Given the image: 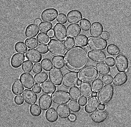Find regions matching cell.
I'll return each mask as SVG.
<instances>
[{
  "label": "cell",
  "mask_w": 131,
  "mask_h": 127,
  "mask_svg": "<svg viewBox=\"0 0 131 127\" xmlns=\"http://www.w3.org/2000/svg\"><path fill=\"white\" fill-rule=\"evenodd\" d=\"M45 116L46 120L51 123L56 122L58 118L56 110L53 108L49 109L46 111Z\"/></svg>",
  "instance_id": "obj_29"
},
{
  "label": "cell",
  "mask_w": 131,
  "mask_h": 127,
  "mask_svg": "<svg viewBox=\"0 0 131 127\" xmlns=\"http://www.w3.org/2000/svg\"><path fill=\"white\" fill-rule=\"evenodd\" d=\"M57 112L59 116L63 119L69 118L71 113L68 106L64 104L58 105L57 108Z\"/></svg>",
  "instance_id": "obj_25"
},
{
  "label": "cell",
  "mask_w": 131,
  "mask_h": 127,
  "mask_svg": "<svg viewBox=\"0 0 131 127\" xmlns=\"http://www.w3.org/2000/svg\"><path fill=\"white\" fill-rule=\"evenodd\" d=\"M39 32L38 26L35 24H30L27 27L25 31L26 36L28 38L35 37Z\"/></svg>",
  "instance_id": "obj_24"
},
{
  "label": "cell",
  "mask_w": 131,
  "mask_h": 127,
  "mask_svg": "<svg viewBox=\"0 0 131 127\" xmlns=\"http://www.w3.org/2000/svg\"><path fill=\"white\" fill-rule=\"evenodd\" d=\"M14 48L16 52L21 54H25L28 50L25 43L21 41L17 42L15 45Z\"/></svg>",
  "instance_id": "obj_38"
},
{
  "label": "cell",
  "mask_w": 131,
  "mask_h": 127,
  "mask_svg": "<svg viewBox=\"0 0 131 127\" xmlns=\"http://www.w3.org/2000/svg\"><path fill=\"white\" fill-rule=\"evenodd\" d=\"M48 78V74L46 72H43L35 75L34 80L36 83L41 84L47 80Z\"/></svg>",
  "instance_id": "obj_34"
},
{
  "label": "cell",
  "mask_w": 131,
  "mask_h": 127,
  "mask_svg": "<svg viewBox=\"0 0 131 127\" xmlns=\"http://www.w3.org/2000/svg\"><path fill=\"white\" fill-rule=\"evenodd\" d=\"M37 50L42 54H46L49 51L48 46L46 44H39L37 47Z\"/></svg>",
  "instance_id": "obj_48"
},
{
  "label": "cell",
  "mask_w": 131,
  "mask_h": 127,
  "mask_svg": "<svg viewBox=\"0 0 131 127\" xmlns=\"http://www.w3.org/2000/svg\"><path fill=\"white\" fill-rule=\"evenodd\" d=\"M98 72L94 66H85L78 73L79 79L84 82H91L97 79Z\"/></svg>",
  "instance_id": "obj_2"
},
{
  "label": "cell",
  "mask_w": 131,
  "mask_h": 127,
  "mask_svg": "<svg viewBox=\"0 0 131 127\" xmlns=\"http://www.w3.org/2000/svg\"><path fill=\"white\" fill-rule=\"evenodd\" d=\"M27 59L34 63L40 62L42 58V56L39 51L35 49L28 50L25 54Z\"/></svg>",
  "instance_id": "obj_19"
},
{
  "label": "cell",
  "mask_w": 131,
  "mask_h": 127,
  "mask_svg": "<svg viewBox=\"0 0 131 127\" xmlns=\"http://www.w3.org/2000/svg\"><path fill=\"white\" fill-rule=\"evenodd\" d=\"M97 92H93L91 96H92L96 97L97 96Z\"/></svg>",
  "instance_id": "obj_60"
},
{
  "label": "cell",
  "mask_w": 131,
  "mask_h": 127,
  "mask_svg": "<svg viewBox=\"0 0 131 127\" xmlns=\"http://www.w3.org/2000/svg\"><path fill=\"white\" fill-rule=\"evenodd\" d=\"M42 71L41 65L40 63H35L33 66L32 71L35 74L40 73Z\"/></svg>",
  "instance_id": "obj_50"
},
{
  "label": "cell",
  "mask_w": 131,
  "mask_h": 127,
  "mask_svg": "<svg viewBox=\"0 0 131 127\" xmlns=\"http://www.w3.org/2000/svg\"><path fill=\"white\" fill-rule=\"evenodd\" d=\"M42 91L45 93L52 94L56 90V87L50 81H45L41 85Z\"/></svg>",
  "instance_id": "obj_27"
},
{
  "label": "cell",
  "mask_w": 131,
  "mask_h": 127,
  "mask_svg": "<svg viewBox=\"0 0 131 127\" xmlns=\"http://www.w3.org/2000/svg\"><path fill=\"white\" fill-rule=\"evenodd\" d=\"M113 84L116 86H120L124 84L127 81L128 76L126 73L120 72L117 73L114 77Z\"/></svg>",
  "instance_id": "obj_23"
},
{
  "label": "cell",
  "mask_w": 131,
  "mask_h": 127,
  "mask_svg": "<svg viewBox=\"0 0 131 127\" xmlns=\"http://www.w3.org/2000/svg\"><path fill=\"white\" fill-rule=\"evenodd\" d=\"M58 14V10L55 8L46 9L41 13V19L45 22H52L56 18Z\"/></svg>",
  "instance_id": "obj_11"
},
{
  "label": "cell",
  "mask_w": 131,
  "mask_h": 127,
  "mask_svg": "<svg viewBox=\"0 0 131 127\" xmlns=\"http://www.w3.org/2000/svg\"><path fill=\"white\" fill-rule=\"evenodd\" d=\"M82 83V81L80 80H78L77 83V85L78 86H80L81 83Z\"/></svg>",
  "instance_id": "obj_61"
},
{
  "label": "cell",
  "mask_w": 131,
  "mask_h": 127,
  "mask_svg": "<svg viewBox=\"0 0 131 127\" xmlns=\"http://www.w3.org/2000/svg\"><path fill=\"white\" fill-rule=\"evenodd\" d=\"M81 29L78 24H72L69 25L67 28V35L68 37L74 38L80 34Z\"/></svg>",
  "instance_id": "obj_22"
},
{
  "label": "cell",
  "mask_w": 131,
  "mask_h": 127,
  "mask_svg": "<svg viewBox=\"0 0 131 127\" xmlns=\"http://www.w3.org/2000/svg\"><path fill=\"white\" fill-rule=\"evenodd\" d=\"M105 105L104 104H100V105H99L98 108L99 109V110H103L105 109Z\"/></svg>",
  "instance_id": "obj_58"
},
{
  "label": "cell",
  "mask_w": 131,
  "mask_h": 127,
  "mask_svg": "<svg viewBox=\"0 0 131 127\" xmlns=\"http://www.w3.org/2000/svg\"><path fill=\"white\" fill-rule=\"evenodd\" d=\"M41 21L40 19H37L34 21V23L36 25H38L41 23Z\"/></svg>",
  "instance_id": "obj_59"
},
{
  "label": "cell",
  "mask_w": 131,
  "mask_h": 127,
  "mask_svg": "<svg viewBox=\"0 0 131 127\" xmlns=\"http://www.w3.org/2000/svg\"><path fill=\"white\" fill-rule=\"evenodd\" d=\"M89 58L93 62L98 63L105 62L106 56L103 51H91L88 53Z\"/></svg>",
  "instance_id": "obj_12"
},
{
  "label": "cell",
  "mask_w": 131,
  "mask_h": 127,
  "mask_svg": "<svg viewBox=\"0 0 131 127\" xmlns=\"http://www.w3.org/2000/svg\"><path fill=\"white\" fill-rule=\"evenodd\" d=\"M102 80L104 84H112L113 82V77L111 75H105L102 77Z\"/></svg>",
  "instance_id": "obj_49"
},
{
  "label": "cell",
  "mask_w": 131,
  "mask_h": 127,
  "mask_svg": "<svg viewBox=\"0 0 131 127\" xmlns=\"http://www.w3.org/2000/svg\"><path fill=\"white\" fill-rule=\"evenodd\" d=\"M67 69L72 72H78L85 67L89 62L88 53L85 48L74 46L69 49L64 56Z\"/></svg>",
  "instance_id": "obj_1"
},
{
  "label": "cell",
  "mask_w": 131,
  "mask_h": 127,
  "mask_svg": "<svg viewBox=\"0 0 131 127\" xmlns=\"http://www.w3.org/2000/svg\"><path fill=\"white\" fill-rule=\"evenodd\" d=\"M25 43L29 49H35L37 47L39 44L37 39L35 38L27 39L25 40Z\"/></svg>",
  "instance_id": "obj_43"
},
{
  "label": "cell",
  "mask_w": 131,
  "mask_h": 127,
  "mask_svg": "<svg viewBox=\"0 0 131 127\" xmlns=\"http://www.w3.org/2000/svg\"><path fill=\"white\" fill-rule=\"evenodd\" d=\"M38 103L40 108L45 111L49 109L52 105V98L49 94H43L39 98Z\"/></svg>",
  "instance_id": "obj_17"
},
{
  "label": "cell",
  "mask_w": 131,
  "mask_h": 127,
  "mask_svg": "<svg viewBox=\"0 0 131 127\" xmlns=\"http://www.w3.org/2000/svg\"><path fill=\"white\" fill-rule=\"evenodd\" d=\"M82 13L77 10L70 11L67 14V19L69 23L76 24L79 23L82 19Z\"/></svg>",
  "instance_id": "obj_16"
},
{
  "label": "cell",
  "mask_w": 131,
  "mask_h": 127,
  "mask_svg": "<svg viewBox=\"0 0 131 127\" xmlns=\"http://www.w3.org/2000/svg\"><path fill=\"white\" fill-rule=\"evenodd\" d=\"M54 36L57 40L61 42L64 41L67 38V29L64 25L57 23L53 28Z\"/></svg>",
  "instance_id": "obj_10"
},
{
  "label": "cell",
  "mask_w": 131,
  "mask_h": 127,
  "mask_svg": "<svg viewBox=\"0 0 131 127\" xmlns=\"http://www.w3.org/2000/svg\"><path fill=\"white\" fill-rule=\"evenodd\" d=\"M90 116L93 122L100 123L106 120L108 117V114L106 111L99 110L93 112Z\"/></svg>",
  "instance_id": "obj_13"
},
{
  "label": "cell",
  "mask_w": 131,
  "mask_h": 127,
  "mask_svg": "<svg viewBox=\"0 0 131 127\" xmlns=\"http://www.w3.org/2000/svg\"><path fill=\"white\" fill-rule=\"evenodd\" d=\"M33 63L29 60H26L23 64L22 69L23 71L26 73H30L32 71Z\"/></svg>",
  "instance_id": "obj_44"
},
{
  "label": "cell",
  "mask_w": 131,
  "mask_h": 127,
  "mask_svg": "<svg viewBox=\"0 0 131 127\" xmlns=\"http://www.w3.org/2000/svg\"><path fill=\"white\" fill-rule=\"evenodd\" d=\"M115 64L118 71L126 72L128 68L129 62L126 56L120 54L116 57Z\"/></svg>",
  "instance_id": "obj_9"
},
{
  "label": "cell",
  "mask_w": 131,
  "mask_h": 127,
  "mask_svg": "<svg viewBox=\"0 0 131 127\" xmlns=\"http://www.w3.org/2000/svg\"><path fill=\"white\" fill-rule=\"evenodd\" d=\"M52 101L57 105H64L68 103L71 99L70 93L64 90H58L51 95Z\"/></svg>",
  "instance_id": "obj_6"
},
{
  "label": "cell",
  "mask_w": 131,
  "mask_h": 127,
  "mask_svg": "<svg viewBox=\"0 0 131 127\" xmlns=\"http://www.w3.org/2000/svg\"><path fill=\"white\" fill-rule=\"evenodd\" d=\"M23 97L21 95L16 96L15 97L14 101L16 105H20L23 104L24 103Z\"/></svg>",
  "instance_id": "obj_51"
},
{
  "label": "cell",
  "mask_w": 131,
  "mask_h": 127,
  "mask_svg": "<svg viewBox=\"0 0 131 127\" xmlns=\"http://www.w3.org/2000/svg\"><path fill=\"white\" fill-rule=\"evenodd\" d=\"M69 93L71 97L73 100H78L82 96L80 90L77 87H73L70 89Z\"/></svg>",
  "instance_id": "obj_33"
},
{
  "label": "cell",
  "mask_w": 131,
  "mask_h": 127,
  "mask_svg": "<svg viewBox=\"0 0 131 127\" xmlns=\"http://www.w3.org/2000/svg\"><path fill=\"white\" fill-rule=\"evenodd\" d=\"M49 52L52 55L61 56L66 53V49L62 42L55 39H51L48 44Z\"/></svg>",
  "instance_id": "obj_4"
},
{
  "label": "cell",
  "mask_w": 131,
  "mask_h": 127,
  "mask_svg": "<svg viewBox=\"0 0 131 127\" xmlns=\"http://www.w3.org/2000/svg\"><path fill=\"white\" fill-rule=\"evenodd\" d=\"M114 89L112 85H105L99 91L97 97L101 104L106 105L112 100L114 94Z\"/></svg>",
  "instance_id": "obj_3"
},
{
  "label": "cell",
  "mask_w": 131,
  "mask_h": 127,
  "mask_svg": "<svg viewBox=\"0 0 131 127\" xmlns=\"http://www.w3.org/2000/svg\"><path fill=\"white\" fill-rule=\"evenodd\" d=\"M105 62L106 64L111 67H113L115 65V60L113 57H108L106 58Z\"/></svg>",
  "instance_id": "obj_52"
},
{
  "label": "cell",
  "mask_w": 131,
  "mask_h": 127,
  "mask_svg": "<svg viewBox=\"0 0 131 127\" xmlns=\"http://www.w3.org/2000/svg\"><path fill=\"white\" fill-rule=\"evenodd\" d=\"M24 100L28 105H32L37 102V96L32 90L26 89L22 94Z\"/></svg>",
  "instance_id": "obj_18"
},
{
  "label": "cell",
  "mask_w": 131,
  "mask_h": 127,
  "mask_svg": "<svg viewBox=\"0 0 131 127\" xmlns=\"http://www.w3.org/2000/svg\"><path fill=\"white\" fill-rule=\"evenodd\" d=\"M98 100L96 97L92 96L89 98L86 104L85 110L88 114H90L96 111L99 105Z\"/></svg>",
  "instance_id": "obj_14"
},
{
  "label": "cell",
  "mask_w": 131,
  "mask_h": 127,
  "mask_svg": "<svg viewBox=\"0 0 131 127\" xmlns=\"http://www.w3.org/2000/svg\"><path fill=\"white\" fill-rule=\"evenodd\" d=\"M91 25V22L88 19L86 18L82 19L80 22V25L82 29L84 31H89Z\"/></svg>",
  "instance_id": "obj_45"
},
{
  "label": "cell",
  "mask_w": 131,
  "mask_h": 127,
  "mask_svg": "<svg viewBox=\"0 0 131 127\" xmlns=\"http://www.w3.org/2000/svg\"><path fill=\"white\" fill-rule=\"evenodd\" d=\"M48 34L49 37H53L54 35L53 31L52 30H50V31H49V32H48Z\"/></svg>",
  "instance_id": "obj_57"
},
{
  "label": "cell",
  "mask_w": 131,
  "mask_h": 127,
  "mask_svg": "<svg viewBox=\"0 0 131 127\" xmlns=\"http://www.w3.org/2000/svg\"><path fill=\"white\" fill-rule=\"evenodd\" d=\"M106 51L108 54L112 56L117 55L120 52V50L118 47L113 44L108 45Z\"/></svg>",
  "instance_id": "obj_37"
},
{
  "label": "cell",
  "mask_w": 131,
  "mask_h": 127,
  "mask_svg": "<svg viewBox=\"0 0 131 127\" xmlns=\"http://www.w3.org/2000/svg\"><path fill=\"white\" fill-rule=\"evenodd\" d=\"M103 85V83L100 79H97L95 80L92 84V87L93 92H98L101 89Z\"/></svg>",
  "instance_id": "obj_40"
},
{
  "label": "cell",
  "mask_w": 131,
  "mask_h": 127,
  "mask_svg": "<svg viewBox=\"0 0 131 127\" xmlns=\"http://www.w3.org/2000/svg\"><path fill=\"white\" fill-rule=\"evenodd\" d=\"M20 80L24 87L26 89H31L32 88L35 84L34 77L29 73H24L20 77Z\"/></svg>",
  "instance_id": "obj_15"
},
{
  "label": "cell",
  "mask_w": 131,
  "mask_h": 127,
  "mask_svg": "<svg viewBox=\"0 0 131 127\" xmlns=\"http://www.w3.org/2000/svg\"><path fill=\"white\" fill-rule=\"evenodd\" d=\"M20 80L16 79L13 82L12 87V91L14 94L18 95L22 94L24 90V87Z\"/></svg>",
  "instance_id": "obj_28"
},
{
  "label": "cell",
  "mask_w": 131,
  "mask_h": 127,
  "mask_svg": "<svg viewBox=\"0 0 131 127\" xmlns=\"http://www.w3.org/2000/svg\"><path fill=\"white\" fill-rule=\"evenodd\" d=\"M69 108L71 111L73 113H77L80 111V105L77 101L74 100L70 101L68 103Z\"/></svg>",
  "instance_id": "obj_35"
},
{
  "label": "cell",
  "mask_w": 131,
  "mask_h": 127,
  "mask_svg": "<svg viewBox=\"0 0 131 127\" xmlns=\"http://www.w3.org/2000/svg\"><path fill=\"white\" fill-rule=\"evenodd\" d=\"M63 74L61 70L54 67L49 72V78L51 82L55 85L59 86L62 83Z\"/></svg>",
  "instance_id": "obj_8"
},
{
  "label": "cell",
  "mask_w": 131,
  "mask_h": 127,
  "mask_svg": "<svg viewBox=\"0 0 131 127\" xmlns=\"http://www.w3.org/2000/svg\"><path fill=\"white\" fill-rule=\"evenodd\" d=\"M41 85L40 84L36 83L32 87V90L35 93L38 94L41 92Z\"/></svg>",
  "instance_id": "obj_53"
},
{
  "label": "cell",
  "mask_w": 131,
  "mask_h": 127,
  "mask_svg": "<svg viewBox=\"0 0 131 127\" xmlns=\"http://www.w3.org/2000/svg\"><path fill=\"white\" fill-rule=\"evenodd\" d=\"M101 35L102 38L105 40H108L110 37V34L107 31L103 32L102 33Z\"/></svg>",
  "instance_id": "obj_55"
},
{
  "label": "cell",
  "mask_w": 131,
  "mask_h": 127,
  "mask_svg": "<svg viewBox=\"0 0 131 127\" xmlns=\"http://www.w3.org/2000/svg\"><path fill=\"white\" fill-rule=\"evenodd\" d=\"M69 119L71 121H74L76 120V117L73 114H71L70 115L69 117Z\"/></svg>",
  "instance_id": "obj_56"
},
{
  "label": "cell",
  "mask_w": 131,
  "mask_h": 127,
  "mask_svg": "<svg viewBox=\"0 0 131 127\" xmlns=\"http://www.w3.org/2000/svg\"><path fill=\"white\" fill-rule=\"evenodd\" d=\"M77 72L71 71L65 74L62 79V84L67 88L74 87L76 85L78 80Z\"/></svg>",
  "instance_id": "obj_7"
},
{
  "label": "cell",
  "mask_w": 131,
  "mask_h": 127,
  "mask_svg": "<svg viewBox=\"0 0 131 127\" xmlns=\"http://www.w3.org/2000/svg\"><path fill=\"white\" fill-rule=\"evenodd\" d=\"M89 47L94 51H103L107 46V42L102 37H91L89 39L88 42Z\"/></svg>",
  "instance_id": "obj_5"
},
{
  "label": "cell",
  "mask_w": 131,
  "mask_h": 127,
  "mask_svg": "<svg viewBox=\"0 0 131 127\" xmlns=\"http://www.w3.org/2000/svg\"><path fill=\"white\" fill-rule=\"evenodd\" d=\"M80 89L81 93L83 96L88 98L91 96L92 93V89L91 84L87 82H82L80 86Z\"/></svg>",
  "instance_id": "obj_26"
},
{
  "label": "cell",
  "mask_w": 131,
  "mask_h": 127,
  "mask_svg": "<svg viewBox=\"0 0 131 127\" xmlns=\"http://www.w3.org/2000/svg\"><path fill=\"white\" fill-rule=\"evenodd\" d=\"M30 112L32 116L34 117H38L41 114L42 110L38 105L35 104L31 106Z\"/></svg>",
  "instance_id": "obj_41"
},
{
  "label": "cell",
  "mask_w": 131,
  "mask_h": 127,
  "mask_svg": "<svg viewBox=\"0 0 131 127\" xmlns=\"http://www.w3.org/2000/svg\"><path fill=\"white\" fill-rule=\"evenodd\" d=\"M64 44L67 49H70L75 46L74 39L72 38L68 37L64 41Z\"/></svg>",
  "instance_id": "obj_46"
},
{
  "label": "cell",
  "mask_w": 131,
  "mask_h": 127,
  "mask_svg": "<svg viewBox=\"0 0 131 127\" xmlns=\"http://www.w3.org/2000/svg\"><path fill=\"white\" fill-rule=\"evenodd\" d=\"M103 27L101 23L99 22H95L90 26V34L93 37H99L103 33Z\"/></svg>",
  "instance_id": "obj_21"
},
{
  "label": "cell",
  "mask_w": 131,
  "mask_h": 127,
  "mask_svg": "<svg viewBox=\"0 0 131 127\" xmlns=\"http://www.w3.org/2000/svg\"><path fill=\"white\" fill-rule=\"evenodd\" d=\"M52 64L54 67L61 69L65 65L64 57L62 56H55L52 60Z\"/></svg>",
  "instance_id": "obj_32"
},
{
  "label": "cell",
  "mask_w": 131,
  "mask_h": 127,
  "mask_svg": "<svg viewBox=\"0 0 131 127\" xmlns=\"http://www.w3.org/2000/svg\"><path fill=\"white\" fill-rule=\"evenodd\" d=\"M75 45L77 46L84 47L88 44V38L85 35L80 34L74 39Z\"/></svg>",
  "instance_id": "obj_30"
},
{
  "label": "cell",
  "mask_w": 131,
  "mask_h": 127,
  "mask_svg": "<svg viewBox=\"0 0 131 127\" xmlns=\"http://www.w3.org/2000/svg\"><path fill=\"white\" fill-rule=\"evenodd\" d=\"M37 38L39 43L42 44H47L49 43L50 38L47 34L40 33L38 35Z\"/></svg>",
  "instance_id": "obj_39"
},
{
  "label": "cell",
  "mask_w": 131,
  "mask_h": 127,
  "mask_svg": "<svg viewBox=\"0 0 131 127\" xmlns=\"http://www.w3.org/2000/svg\"><path fill=\"white\" fill-rule=\"evenodd\" d=\"M53 25L50 22H43L40 23L39 25V29L41 32L46 33L52 29Z\"/></svg>",
  "instance_id": "obj_36"
},
{
  "label": "cell",
  "mask_w": 131,
  "mask_h": 127,
  "mask_svg": "<svg viewBox=\"0 0 131 127\" xmlns=\"http://www.w3.org/2000/svg\"><path fill=\"white\" fill-rule=\"evenodd\" d=\"M67 16L66 15L63 13H60L58 14L57 18V21L61 24H65L67 22Z\"/></svg>",
  "instance_id": "obj_47"
},
{
  "label": "cell",
  "mask_w": 131,
  "mask_h": 127,
  "mask_svg": "<svg viewBox=\"0 0 131 127\" xmlns=\"http://www.w3.org/2000/svg\"><path fill=\"white\" fill-rule=\"evenodd\" d=\"M96 68L99 73L102 75L108 74L110 72V68L105 63H97L96 65Z\"/></svg>",
  "instance_id": "obj_31"
},
{
  "label": "cell",
  "mask_w": 131,
  "mask_h": 127,
  "mask_svg": "<svg viewBox=\"0 0 131 127\" xmlns=\"http://www.w3.org/2000/svg\"><path fill=\"white\" fill-rule=\"evenodd\" d=\"M25 60V54L16 53L13 55L10 60V64L15 69L20 67Z\"/></svg>",
  "instance_id": "obj_20"
},
{
  "label": "cell",
  "mask_w": 131,
  "mask_h": 127,
  "mask_svg": "<svg viewBox=\"0 0 131 127\" xmlns=\"http://www.w3.org/2000/svg\"><path fill=\"white\" fill-rule=\"evenodd\" d=\"M87 102V98L83 96H81L78 100V103L81 106H84L86 104Z\"/></svg>",
  "instance_id": "obj_54"
},
{
  "label": "cell",
  "mask_w": 131,
  "mask_h": 127,
  "mask_svg": "<svg viewBox=\"0 0 131 127\" xmlns=\"http://www.w3.org/2000/svg\"><path fill=\"white\" fill-rule=\"evenodd\" d=\"M41 63L43 69L46 71H49L53 67L52 62L49 58L43 59L42 60Z\"/></svg>",
  "instance_id": "obj_42"
}]
</instances>
